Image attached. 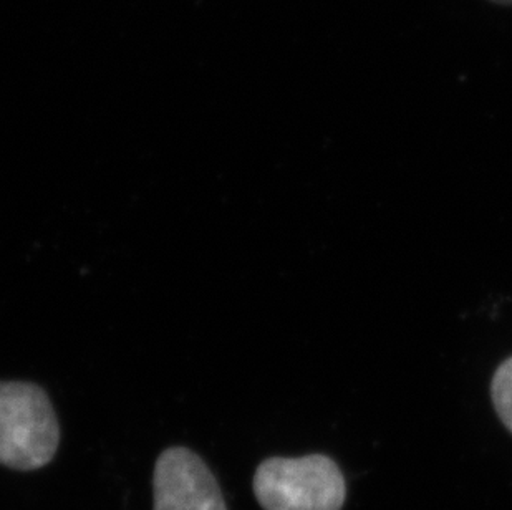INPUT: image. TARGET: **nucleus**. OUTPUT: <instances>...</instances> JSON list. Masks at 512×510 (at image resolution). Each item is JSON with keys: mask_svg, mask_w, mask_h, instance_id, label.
I'll use <instances>...</instances> for the list:
<instances>
[{"mask_svg": "<svg viewBox=\"0 0 512 510\" xmlns=\"http://www.w3.org/2000/svg\"><path fill=\"white\" fill-rule=\"evenodd\" d=\"M153 510H228L223 491L199 454L173 446L156 459Z\"/></svg>", "mask_w": 512, "mask_h": 510, "instance_id": "obj_3", "label": "nucleus"}, {"mask_svg": "<svg viewBox=\"0 0 512 510\" xmlns=\"http://www.w3.org/2000/svg\"><path fill=\"white\" fill-rule=\"evenodd\" d=\"M252 489L264 510H340L347 497L340 467L324 454L266 459Z\"/></svg>", "mask_w": 512, "mask_h": 510, "instance_id": "obj_2", "label": "nucleus"}, {"mask_svg": "<svg viewBox=\"0 0 512 510\" xmlns=\"http://www.w3.org/2000/svg\"><path fill=\"white\" fill-rule=\"evenodd\" d=\"M60 424L44 388L27 381H0V466L39 471L54 461Z\"/></svg>", "mask_w": 512, "mask_h": 510, "instance_id": "obj_1", "label": "nucleus"}, {"mask_svg": "<svg viewBox=\"0 0 512 510\" xmlns=\"http://www.w3.org/2000/svg\"><path fill=\"white\" fill-rule=\"evenodd\" d=\"M491 398L499 419L512 433V357L504 360L494 373Z\"/></svg>", "mask_w": 512, "mask_h": 510, "instance_id": "obj_4", "label": "nucleus"}, {"mask_svg": "<svg viewBox=\"0 0 512 510\" xmlns=\"http://www.w3.org/2000/svg\"><path fill=\"white\" fill-rule=\"evenodd\" d=\"M493 2H498V4H506V5L512 4V0H493Z\"/></svg>", "mask_w": 512, "mask_h": 510, "instance_id": "obj_5", "label": "nucleus"}]
</instances>
